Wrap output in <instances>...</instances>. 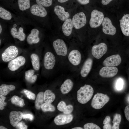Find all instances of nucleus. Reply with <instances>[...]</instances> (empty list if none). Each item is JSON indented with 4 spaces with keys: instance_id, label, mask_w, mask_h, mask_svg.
I'll list each match as a JSON object with an SVG mask.
<instances>
[{
    "instance_id": "nucleus-3",
    "label": "nucleus",
    "mask_w": 129,
    "mask_h": 129,
    "mask_svg": "<svg viewBox=\"0 0 129 129\" xmlns=\"http://www.w3.org/2000/svg\"><path fill=\"white\" fill-rule=\"evenodd\" d=\"M104 19V15L102 12L96 9L93 10L91 13L89 21L90 27L96 28L99 27L102 23Z\"/></svg>"
},
{
    "instance_id": "nucleus-46",
    "label": "nucleus",
    "mask_w": 129,
    "mask_h": 129,
    "mask_svg": "<svg viewBox=\"0 0 129 129\" xmlns=\"http://www.w3.org/2000/svg\"><path fill=\"white\" fill-rule=\"evenodd\" d=\"M78 2L82 5H85L89 3L90 0H77Z\"/></svg>"
},
{
    "instance_id": "nucleus-38",
    "label": "nucleus",
    "mask_w": 129,
    "mask_h": 129,
    "mask_svg": "<svg viewBox=\"0 0 129 129\" xmlns=\"http://www.w3.org/2000/svg\"><path fill=\"white\" fill-rule=\"evenodd\" d=\"M73 109V107L72 105L70 104L66 106L65 109L63 113L65 114H70L72 112Z\"/></svg>"
},
{
    "instance_id": "nucleus-53",
    "label": "nucleus",
    "mask_w": 129,
    "mask_h": 129,
    "mask_svg": "<svg viewBox=\"0 0 129 129\" xmlns=\"http://www.w3.org/2000/svg\"><path fill=\"white\" fill-rule=\"evenodd\" d=\"M1 39H0V45L1 44Z\"/></svg>"
},
{
    "instance_id": "nucleus-15",
    "label": "nucleus",
    "mask_w": 129,
    "mask_h": 129,
    "mask_svg": "<svg viewBox=\"0 0 129 129\" xmlns=\"http://www.w3.org/2000/svg\"><path fill=\"white\" fill-rule=\"evenodd\" d=\"M120 25L123 34L125 36H129V14H126L123 16L119 20Z\"/></svg>"
},
{
    "instance_id": "nucleus-7",
    "label": "nucleus",
    "mask_w": 129,
    "mask_h": 129,
    "mask_svg": "<svg viewBox=\"0 0 129 129\" xmlns=\"http://www.w3.org/2000/svg\"><path fill=\"white\" fill-rule=\"evenodd\" d=\"M72 22L74 27L76 29H80L86 25V20L84 13L82 12L78 13L73 16Z\"/></svg>"
},
{
    "instance_id": "nucleus-19",
    "label": "nucleus",
    "mask_w": 129,
    "mask_h": 129,
    "mask_svg": "<svg viewBox=\"0 0 129 129\" xmlns=\"http://www.w3.org/2000/svg\"><path fill=\"white\" fill-rule=\"evenodd\" d=\"M54 11L59 18L61 21H65L70 17L69 13L65 11L64 8L60 6H55L54 8Z\"/></svg>"
},
{
    "instance_id": "nucleus-12",
    "label": "nucleus",
    "mask_w": 129,
    "mask_h": 129,
    "mask_svg": "<svg viewBox=\"0 0 129 129\" xmlns=\"http://www.w3.org/2000/svg\"><path fill=\"white\" fill-rule=\"evenodd\" d=\"M121 60L119 55H114L107 58L103 61V64L105 66L115 67L119 65Z\"/></svg>"
},
{
    "instance_id": "nucleus-26",
    "label": "nucleus",
    "mask_w": 129,
    "mask_h": 129,
    "mask_svg": "<svg viewBox=\"0 0 129 129\" xmlns=\"http://www.w3.org/2000/svg\"><path fill=\"white\" fill-rule=\"evenodd\" d=\"M30 57L33 68L36 70H38L40 68L39 58L38 56L36 54L32 53L31 54Z\"/></svg>"
},
{
    "instance_id": "nucleus-20",
    "label": "nucleus",
    "mask_w": 129,
    "mask_h": 129,
    "mask_svg": "<svg viewBox=\"0 0 129 129\" xmlns=\"http://www.w3.org/2000/svg\"><path fill=\"white\" fill-rule=\"evenodd\" d=\"M93 60L91 58H88L84 63L80 71V74L82 77H85L88 75L91 69Z\"/></svg>"
},
{
    "instance_id": "nucleus-14",
    "label": "nucleus",
    "mask_w": 129,
    "mask_h": 129,
    "mask_svg": "<svg viewBox=\"0 0 129 129\" xmlns=\"http://www.w3.org/2000/svg\"><path fill=\"white\" fill-rule=\"evenodd\" d=\"M68 59L69 61L72 64L77 66L80 64L81 61V53L78 50L73 49L69 53Z\"/></svg>"
},
{
    "instance_id": "nucleus-32",
    "label": "nucleus",
    "mask_w": 129,
    "mask_h": 129,
    "mask_svg": "<svg viewBox=\"0 0 129 129\" xmlns=\"http://www.w3.org/2000/svg\"><path fill=\"white\" fill-rule=\"evenodd\" d=\"M41 110L44 112H53L55 110V107L50 103H45L42 105L41 108Z\"/></svg>"
},
{
    "instance_id": "nucleus-18",
    "label": "nucleus",
    "mask_w": 129,
    "mask_h": 129,
    "mask_svg": "<svg viewBox=\"0 0 129 129\" xmlns=\"http://www.w3.org/2000/svg\"><path fill=\"white\" fill-rule=\"evenodd\" d=\"M39 31L36 28L32 29L31 33L27 36V41L28 44L32 45L36 44L40 41V39L39 37Z\"/></svg>"
},
{
    "instance_id": "nucleus-5",
    "label": "nucleus",
    "mask_w": 129,
    "mask_h": 129,
    "mask_svg": "<svg viewBox=\"0 0 129 129\" xmlns=\"http://www.w3.org/2000/svg\"><path fill=\"white\" fill-rule=\"evenodd\" d=\"M53 46L57 54L59 55L65 56L67 54V48L64 41L62 39H58L54 40Z\"/></svg>"
},
{
    "instance_id": "nucleus-27",
    "label": "nucleus",
    "mask_w": 129,
    "mask_h": 129,
    "mask_svg": "<svg viewBox=\"0 0 129 129\" xmlns=\"http://www.w3.org/2000/svg\"><path fill=\"white\" fill-rule=\"evenodd\" d=\"M44 102V93L42 92H40L37 94L35 101L36 108L38 110L40 109Z\"/></svg>"
},
{
    "instance_id": "nucleus-24",
    "label": "nucleus",
    "mask_w": 129,
    "mask_h": 129,
    "mask_svg": "<svg viewBox=\"0 0 129 129\" xmlns=\"http://www.w3.org/2000/svg\"><path fill=\"white\" fill-rule=\"evenodd\" d=\"M55 98V94L49 90H46L44 93V102L47 103L51 104Z\"/></svg>"
},
{
    "instance_id": "nucleus-36",
    "label": "nucleus",
    "mask_w": 129,
    "mask_h": 129,
    "mask_svg": "<svg viewBox=\"0 0 129 129\" xmlns=\"http://www.w3.org/2000/svg\"><path fill=\"white\" fill-rule=\"evenodd\" d=\"M6 97L3 95L0 94V109L2 110L4 108V106L7 104V103L5 102Z\"/></svg>"
},
{
    "instance_id": "nucleus-45",
    "label": "nucleus",
    "mask_w": 129,
    "mask_h": 129,
    "mask_svg": "<svg viewBox=\"0 0 129 129\" xmlns=\"http://www.w3.org/2000/svg\"><path fill=\"white\" fill-rule=\"evenodd\" d=\"M111 120V118L110 116H108L105 118L103 121V124L104 125L109 124Z\"/></svg>"
},
{
    "instance_id": "nucleus-31",
    "label": "nucleus",
    "mask_w": 129,
    "mask_h": 129,
    "mask_svg": "<svg viewBox=\"0 0 129 129\" xmlns=\"http://www.w3.org/2000/svg\"><path fill=\"white\" fill-rule=\"evenodd\" d=\"M121 116L120 114L116 113L115 115L112 122L113 124L112 128V129H119V125L121 122Z\"/></svg>"
},
{
    "instance_id": "nucleus-8",
    "label": "nucleus",
    "mask_w": 129,
    "mask_h": 129,
    "mask_svg": "<svg viewBox=\"0 0 129 129\" xmlns=\"http://www.w3.org/2000/svg\"><path fill=\"white\" fill-rule=\"evenodd\" d=\"M26 61L25 58L24 57L19 56L10 61L8 64V68L10 71H15L23 65Z\"/></svg>"
},
{
    "instance_id": "nucleus-42",
    "label": "nucleus",
    "mask_w": 129,
    "mask_h": 129,
    "mask_svg": "<svg viewBox=\"0 0 129 129\" xmlns=\"http://www.w3.org/2000/svg\"><path fill=\"white\" fill-rule=\"evenodd\" d=\"M35 70L32 69H30L25 71V76L29 77L32 76L34 75Z\"/></svg>"
},
{
    "instance_id": "nucleus-35",
    "label": "nucleus",
    "mask_w": 129,
    "mask_h": 129,
    "mask_svg": "<svg viewBox=\"0 0 129 129\" xmlns=\"http://www.w3.org/2000/svg\"><path fill=\"white\" fill-rule=\"evenodd\" d=\"M23 91L28 99L32 100L35 99L36 96L34 93L26 89H24Z\"/></svg>"
},
{
    "instance_id": "nucleus-25",
    "label": "nucleus",
    "mask_w": 129,
    "mask_h": 129,
    "mask_svg": "<svg viewBox=\"0 0 129 129\" xmlns=\"http://www.w3.org/2000/svg\"><path fill=\"white\" fill-rule=\"evenodd\" d=\"M15 87L12 85L2 84L0 86V94L6 96L11 91L15 90Z\"/></svg>"
},
{
    "instance_id": "nucleus-17",
    "label": "nucleus",
    "mask_w": 129,
    "mask_h": 129,
    "mask_svg": "<svg viewBox=\"0 0 129 129\" xmlns=\"http://www.w3.org/2000/svg\"><path fill=\"white\" fill-rule=\"evenodd\" d=\"M23 116L22 112L20 111L11 112L10 113L9 119L11 125L13 127H16L22 119Z\"/></svg>"
},
{
    "instance_id": "nucleus-4",
    "label": "nucleus",
    "mask_w": 129,
    "mask_h": 129,
    "mask_svg": "<svg viewBox=\"0 0 129 129\" xmlns=\"http://www.w3.org/2000/svg\"><path fill=\"white\" fill-rule=\"evenodd\" d=\"M18 50L16 46L11 45L6 48L2 53L1 57L5 62L10 61L16 58L18 54Z\"/></svg>"
},
{
    "instance_id": "nucleus-47",
    "label": "nucleus",
    "mask_w": 129,
    "mask_h": 129,
    "mask_svg": "<svg viewBox=\"0 0 129 129\" xmlns=\"http://www.w3.org/2000/svg\"><path fill=\"white\" fill-rule=\"evenodd\" d=\"M113 0H102L101 3L103 5H106Z\"/></svg>"
},
{
    "instance_id": "nucleus-16",
    "label": "nucleus",
    "mask_w": 129,
    "mask_h": 129,
    "mask_svg": "<svg viewBox=\"0 0 129 129\" xmlns=\"http://www.w3.org/2000/svg\"><path fill=\"white\" fill-rule=\"evenodd\" d=\"M30 11L33 15L40 17H45L47 14L44 8L37 4L32 5L31 7Z\"/></svg>"
},
{
    "instance_id": "nucleus-40",
    "label": "nucleus",
    "mask_w": 129,
    "mask_h": 129,
    "mask_svg": "<svg viewBox=\"0 0 129 129\" xmlns=\"http://www.w3.org/2000/svg\"><path fill=\"white\" fill-rule=\"evenodd\" d=\"M37 76L36 75H34L32 76L28 77L25 76L26 81L28 82L31 83H33L36 81Z\"/></svg>"
},
{
    "instance_id": "nucleus-43",
    "label": "nucleus",
    "mask_w": 129,
    "mask_h": 129,
    "mask_svg": "<svg viewBox=\"0 0 129 129\" xmlns=\"http://www.w3.org/2000/svg\"><path fill=\"white\" fill-rule=\"evenodd\" d=\"M124 113L127 119L129 122V105L126 106L124 110Z\"/></svg>"
},
{
    "instance_id": "nucleus-52",
    "label": "nucleus",
    "mask_w": 129,
    "mask_h": 129,
    "mask_svg": "<svg viewBox=\"0 0 129 129\" xmlns=\"http://www.w3.org/2000/svg\"><path fill=\"white\" fill-rule=\"evenodd\" d=\"M2 27L1 24H0V34L2 32Z\"/></svg>"
},
{
    "instance_id": "nucleus-54",
    "label": "nucleus",
    "mask_w": 129,
    "mask_h": 129,
    "mask_svg": "<svg viewBox=\"0 0 129 129\" xmlns=\"http://www.w3.org/2000/svg\"></svg>"
},
{
    "instance_id": "nucleus-41",
    "label": "nucleus",
    "mask_w": 129,
    "mask_h": 129,
    "mask_svg": "<svg viewBox=\"0 0 129 129\" xmlns=\"http://www.w3.org/2000/svg\"><path fill=\"white\" fill-rule=\"evenodd\" d=\"M16 127L17 129H27V126L23 121L19 122Z\"/></svg>"
},
{
    "instance_id": "nucleus-37",
    "label": "nucleus",
    "mask_w": 129,
    "mask_h": 129,
    "mask_svg": "<svg viewBox=\"0 0 129 129\" xmlns=\"http://www.w3.org/2000/svg\"><path fill=\"white\" fill-rule=\"evenodd\" d=\"M66 106V103L64 102L61 101L58 104L57 107V109L59 111L63 112L65 109Z\"/></svg>"
},
{
    "instance_id": "nucleus-50",
    "label": "nucleus",
    "mask_w": 129,
    "mask_h": 129,
    "mask_svg": "<svg viewBox=\"0 0 129 129\" xmlns=\"http://www.w3.org/2000/svg\"><path fill=\"white\" fill-rule=\"evenodd\" d=\"M83 129L82 128L80 127H75L71 128L72 129Z\"/></svg>"
},
{
    "instance_id": "nucleus-51",
    "label": "nucleus",
    "mask_w": 129,
    "mask_h": 129,
    "mask_svg": "<svg viewBox=\"0 0 129 129\" xmlns=\"http://www.w3.org/2000/svg\"><path fill=\"white\" fill-rule=\"evenodd\" d=\"M0 129H7V128L3 126H0Z\"/></svg>"
},
{
    "instance_id": "nucleus-23",
    "label": "nucleus",
    "mask_w": 129,
    "mask_h": 129,
    "mask_svg": "<svg viewBox=\"0 0 129 129\" xmlns=\"http://www.w3.org/2000/svg\"><path fill=\"white\" fill-rule=\"evenodd\" d=\"M73 86V83L70 79L65 80L61 85L60 90L61 93L63 94L68 93L72 89Z\"/></svg>"
},
{
    "instance_id": "nucleus-10",
    "label": "nucleus",
    "mask_w": 129,
    "mask_h": 129,
    "mask_svg": "<svg viewBox=\"0 0 129 129\" xmlns=\"http://www.w3.org/2000/svg\"><path fill=\"white\" fill-rule=\"evenodd\" d=\"M56 62L55 57L52 52H47L45 54L43 59V65L44 68L48 70L52 69Z\"/></svg>"
},
{
    "instance_id": "nucleus-33",
    "label": "nucleus",
    "mask_w": 129,
    "mask_h": 129,
    "mask_svg": "<svg viewBox=\"0 0 129 129\" xmlns=\"http://www.w3.org/2000/svg\"><path fill=\"white\" fill-rule=\"evenodd\" d=\"M37 4L43 7H48L51 5L52 0H36Z\"/></svg>"
},
{
    "instance_id": "nucleus-2",
    "label": "nucleus",
    "mask_w": 129,
    "mask_h": 129,
    "mask_svg": "<svg viewBox=\"0 0 129 129\" xmlns=\"http://www.w3.org/2000/svg\"><path fill=\"white\" fill-rule=\"evenodd\" d=\"M109 97L106 94L97 93L93 98L91 106L94 108L99 109L102 108L109 100Z\"/></svg>"
},
{
    "instance_id": "nucleus-6",
    "label": "nucleus",
    "mask_w": 129,
    "mask_h": 129,
    "mask_svg": "<svg viewBox=\"0 0 129 129\" xmlns=\"http://www.w3.org/2000/svg\"><path fill=\"white\" fill-rule=\"evenodd\" d=\"M107 47L105 43H102L93 46L91 53L93 57L96 59L101 58L107 52Z\"/></svg>"
},
{
    "instance_id": "nucleus-22",
    "label": "nucleus",
    "mask_w": 129,
    "mask_h": 129,
    "mask_svg": "<svg viewBox=\"0 0 129 129\" xmlns=\"http://www.w3.org/2000/svg\"><path fill=\"white\" fill-rule=\"evenodd\" d=\"M73 26L71 19L68 18L64 21L62 28L64 34L67 36L70 35L72 32Z\"/></svg>"
},
{
    "instance_id": "nucleus-49",
    "label": "nucleus",
    "mask_w": 129,
    "mask_h": 129,
    "mask_svg": "<svg viewBox=\"0 0 129 129\" xmlns=\"http://www.w3.org/2000/svg\"><path fill=\"white\" fill-rule=\"evenodd\" d=\"M60 3H64L69 0H57Z\"/></svg>"
},
{
    "instance_id": "nucleus-30",
    "label": "nucleus",
    "mask_w": 129,
    "mask_h": 129,
    "mask_svg": "<svg viewBox=\"0 0 129 129\" xmlns=\"http://www.w3.org/2000/svg\"><path fill=\"white\" fill-rule=\"evenodd\" d=\"M11 101L12 103L20 107H22L25 105L24 100L16 95L11 97Z\"/></svg>"
},
{
    "instance_id": "nucleus-11",
    "label": "nucleus",
    "mask_w": 129,
    "mask_h": 129,
    "mask_svg": "<svg viewBox=\"0 0 129 129\" xmlns=\"http://www.w3.org/2000/svg\"><path fill=\"white\" fill-rule=\"evenodd\" d=\"M73 118V116L71 114H60L55 117L54 121L56 125H61L70 123L72 121Z\"/></svg>"
},
{
    "instance_id": "nucleus-1",
    "label": "nucleus",
    "mask_w": 129,
    "mask_h": 129,
    "mask_svg": "<svg viewBox=\"0 0 129 129\" xmlns=\"http://www.w3.org/2000/svg\"><path fill=\"white\" fill-rule=\"evenodd\" d=\"M93 93L92 87L90 85L85 84L81 87L77 91L78 101L81 104L86 103L91 99Z\"/></svg>"
},
{
    "instance_id": "nucleus-39",
    "label": "nucleus",
    "mask_w": 129,
    "mask_h": 129,
    "mask_svg": "<svg viewBox=\"0 0 129 129\" xmlns=\"http://www.w3.org/2000/svg\"><path fill=\"white\" fill-rule=\"evenodd\" d=\"M124 82L123 80L121 78H119L117 81L116 84V89L118 90H121L123 86Z\"/></svg>"
},
{
    "instance_id": "nucleus-48",
    "label": "nucleus",
    "mask_w": 129,
    "mask_h": 129,
    "mask_svg": "<svg viewBox=\"0 0 129 129\" xmlns=\"http://www.w3.org/2000/svg\"><path fill=\"white\" fill-rule=\"evenodd\" d=\"M104 129H111V126L110 124L104 125L103 126Z\"/></svg>"
},
{
    "instance_id": "nucleus-28",
    "label": "nucleus",
    "mask_w": 129,
    "mask_h": 129,
    "mask_svg": "<svg viewBox=\"0 0 129 129\" xmlns=\"http://www.w3.org/2000/svg\"><path fill=\"white\" fill-rule=\"evenodd\" d=\"M30 0H18V3L19 9L24 11L30 8Z\"/></svg>"
},
{
    "instance_id": "nucleus-9",
    "label": "nucleus",
    "mask_w": 129,
    "mask_h": 129,
    "mask_svg": "<svg viewBox=\"0 0 129 129\" xmlns=\"http://www.w3.org/2000/svg\"><path fill=\"white\" fill-rule=\"evenodd\" d=\"M102 30L106 34L113 35L116 32V27L112 24L111 20L106 17L104 18L102 23Z\"/></svg>"
},
{
    "instance_id": "nucleus-29",
    "label": "nucleus",
    "mask_w": 129,
    "mask_h": 129,
    "mask_svg": "<svg viewBox=\"0 0 129 129\" xmlns=\"http://www.w3.org/2000/svg\"><path fill=\"white\" fill-rule=\"evenodd\" d=\"M0 17L4 20H9L11 19L12 16L9 11L0 6Z\"/></svg>"
},
{
    "instance_id": "nucleus-44",
    "label": "nucleus",
    "mask_w": 129,
    "mask_h": 129,
    "mask_svg": "<svg viewBox=\"0 0 129 129\" xmlns=\"http://www.w3.org/2000/svg\"><path fill=\"white\" fill-rule=\"evenodd\" d=\"M22 118L24 119H28L30 121H32L34 117L31 114H26L23 115Z\"/></svg>"
},
{
    "instance_id": "nucleus-21",
    "label": "nucleus",
    "mask_w": 129,
    "mask_h": 129,
    "mask_svg": "<svg viewBox=\"0 0 129 129\" xmlns=\"http://www.w3.org/2000/svg\"><path fill=\"white\" fill-rule=\"evenodd\" d=\"M23 31V29L21 27L19 28L18 31L15 27H13L11 30L10 32L13 38L22 41L24 40L26 38V35Z\"/></svg>"
},
{
    "instance_id": "nucleus-34",
    "label": "nucleus",
    "mask_w": 129,
    "mask_h": 129,
    "mask_svg": "<svg viewBox=\"0 0 129 129\" xmlns=\"http://www.w3.org/2000/svg\"><path fill=\"white\" fill-rule=\"evenodd\" d=\"M84 129H101L96 124L92 123L85 124L83 126Z\"/></svg>"
},
{
    "instance_id": "nucleus-13",
    "label": "nucleus",
    "mask_w": 129,
    "mask_h": 129,
    "mask_svg": "<svg viewBox=\"0 0 129 129\" xmlns=\"http://www.w3.org/2000/svg\"><path fill=\"white\" fill-rule=\"evenodd\" d=\"M118 69L115 67L105 66L101 68L99 71L100 75L102 77L110 78L115 76L118 73Z\"/></svg>"
}]
</instances>
